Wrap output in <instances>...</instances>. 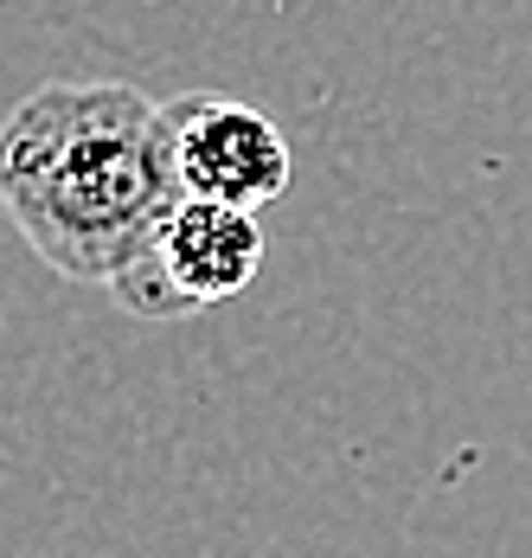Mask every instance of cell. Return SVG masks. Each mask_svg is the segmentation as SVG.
<instances>
[{"label":"cell","mask_w":532,"mask_h":558,"mask_svg":"<svg viewBox=\"0 0 532 558\" xmlns=\"http://www.w3.org/2000/svg\"><path fill=\"white\" fill-rule=\"evenodd\" d=\"M0 7H7V0H0Z\"/></svg>","instance_id":"cell-4"},{"label":"cell","mask_w":532,"mask_h":558,"mask_svg":"<svg viewBox=\"0 0 532 558\" xmlns=\"http://www.w3.org/2000/svg\"><path fill=\"white\" fill-rule=\"evenodd\" d=\"M257 270H264L257 213L218 206V199H180L160 225L155 251L142 257V270H129L109 295L142 322H180V315H200V308L244 295Z\"/></svg>","instance_id":"cell-2"},{"label":"cell","mask_w":532,"mask_h":558,"mask_svg":"<svg viewBox=\"0 0 532 558\" xmlns=\"http://www.w3.org/2000/svg\"><path fill=\"white\" fill-rule=\"evenodd\" d=\"M167 135H173V173L186 199H218V206H244L264 213L269 199L289 193L295 155L282 142V129L264 110L213 97V90H186L167 97Z\"/></svg>","instance_id":"cell-3"},{"label":"cell","mask_w":532,"mask_h":558,"mask_svg":"<svg viewBox=\"0 0 532 558\" xmlns=\"http://www.w3.org/2000/svg\"><path fill=\"white\" fill-rule=\"evenodd\" d=\"M180 199L167 110L135 84H39L0 122V206L58 277L116 289Z\"/></svg>","instance_id":"cell-1"}]
</instances>
